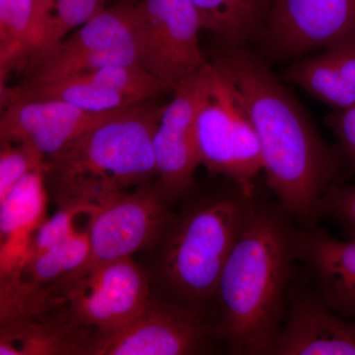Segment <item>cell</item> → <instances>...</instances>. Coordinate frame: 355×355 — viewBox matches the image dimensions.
I'll return each instance as SVG.
<instances>
[{
	"mask_svg": "<svg viewBox=\"0 0 355 355\" xmlns=\"http://www.w3.org/2000/svg\"><path fill=\"white\" fill-rule=\"evenodd\" d=\"M216 338L214 324L184 306L162 297L151 298L130 323L97 331L86 355H188L209 350Z\"/></svg>",
	"mask_w": 355,
	"mask_h": 355,
	"instance_id": "cell-9",
	"label": "cell"
},
{
	"mask_svg": "<svg viewBox=\"0 0 355 355\" xmlns=\"http://www.w3.org/2000/svg\"><path fill=\"white\" fill-rule=\"evenodd\" d=\"M35 3H36L37 20H38L40 30H41L42 46H43L44 35H46L49 22H50L53 0H35Z\"/></svg>",
	"mask_w": 355,
	"mask_h": 355,
	"instance_id": "cell-27",
	"label": "cell"
},
{
	"mask_svg": "<svg viewBox=\"0 0 355 355\" xmlns=\"http://www.w3.org/2000/svg\"><path fill=\"white\" fill-rule=\"evenodd\" d=\"M119 111L96 113L58 100H16L4 106L0 142L27 144L49 158Z\"/></svg>",
	"mask_w": 355,
	"mask_h": 355,
	"instance_id": "cell-14",
	"label": "cell"
},
{
	"mask_svg": "<svg viewBox=\"0 0 355 355\" xmlns=\"http://www.w3.org/2000/svg\"><path fill=\"white\" fill-rule=\"evenodd\" d=\"M170 207L155 182L140 184L132 193L125 191L95 207L88 214V261L70 282L95 266L157 244L175 216Z\"/></svg>",
	"mask_w": 355,
	"mask_h": 355,
	"instance_id": "cell-8",
	"label": "cell"
},
{
	"mask_svg": "<svg viewBox=\"0 0 355 355\" xmlns=\"http://www.w3.org/2000/svg\"><path fill=\"white\" fill-rule=\"evenodd\" d=\"M156 98L121 110L46 158L49 198L87 214L132 186L157 179L154 137L165 105Z\"/></svg>",
	"mask_w": 355,
	"mask_h": 355,
	"instance_id": "cell-4",
	"label": "cell"
},
{
	"mask_svg": "<svg viewBox=\"0 0 355 355\" xmlns=\"http://www.w3.org/2000/svg\"><path fill=\"white\" fill-rule=\"evenodd\" d=\"M106 1L107 0H53L50 22L44 35L43 46L38 55L53 48L65 39L72 30L80 27L96 14L104 10Z\"/></svg>",
	"mask_w": 355,
	"mask_h": 355,
	"instance_id": "cell-22",
	"label": "cell"
},
{
	"mask_svg": "<svg viewBox=\"0 0 355 355\" xmlns=\"http://www.w3.org/2000/svg\"><path fill=\"white\" fill-rule=\"evenodd\" d=\"M321 214L335 219L347 238H355V184H331L322 198Z\"/></svg>",
	"mask_w": 355,
	"mask_h": 355,
	"instance_id": "cell-25",
	"label": "cell"
},
{
	"mask_svg": "<svg viewBox=\"0 0 355 355\" xmlns=\"http://www.w3.org/2000/svg\"><path fill=\"white\" fill-rule=\"evenodd\" d=\"M209 71L210 64H207L175 89L154 137L155 184L171 207L195 187L196 170L200 165L196 125L209 89Z\"/></svg>",
	"mask_w": 355,
	"mask_h": 355,
	"instance_id": "cell-11",
	"label": "cell"
},
{
	"mask_svg": "<svg viewBox=\"0 0 355 355\" xmlns=\"http://www.w3.org/2000/svg\"><path fill=\"white\" fill-rule=\"evenodd\" d=\"M293 247L318 295L338 314L355 320V238L336 239L316 225L301 226L295 229Z\"/></svg>",
	"mask_w": 355,
	"mask_h": 355,
	"instance_id": "cell-15",
	"label": "cell"
},
{
	"mask_svg": "<svg viewBox=\"0 0 355 355\" xmlns=\"http://www.w3.org/2000/svg\"><path fill=\"white\" fill-rule=\"evenodd\" d=\"M324 121L338 139L343 157L355 170V104L335 110Z\"/></svg>",
	"mask_w": 355,
	"mask_h": 355,
	"instance_id": "cell-26",
	"label": "cell"
},
{
	"mask_svg": "<svg viewBox=\"0 0 355 355\" xmlns=\"http://www.w3.org/2000/svg\"><path fill=\"white\" fill-rule=\"evenodd\" d=\"M83 214H87V212L81 207H69L58 209V211L51 218H46L37 230L30 248L27 261L65 241L76 231L73 225L74 219Z\"/></svg>",
	"mask_w": 355,
	"mask_h": 355,
	"instance_id": "cell-24",
	"label": "cell"
},
{
	"mask_svg": "<svg viewBox=\"0 0 355 355\" xmlns=\"http://www.w3.org/2000/svg\"><path fill=\"white\" fill-rule=\"evenodd\" d=\"M43 170L28 174L0 202V286L20 277L34 236L46 220Z\"/></svg>",
	"mask_w": 355,
	"mask_h": 355,
	"instance_id": "cell-17",
	"label": "cell"
},
{
	"mask_svg": "<svg viewBox=\"0 0 355 355\" xmlns=\"http://www.w3.org/2000/svg\"><path fill=\"white\" fill-rule=\"evenodd\" d=\"M202 30L224 46H243L263 32L272 0H191Z\"/></svg>",
	"mask_w": 355,
	"mask_h": 355,
	"instance_id": "cell-20",
	"label": "cell"
},
{
	"mask_svg": "<svg viewBox=\"0 0 355 355\" xmlns=\"http://www.w3.org/2000/svg\"><path fill=\"white\" fill-rule=\"evenodd\" d=\"M42 34L35 0H0V79L25 69L38 55Z\"/></svg>",
	"mask_w": 355,
	"mask_h": 355,
	"instance_id": "cell-21",
	"label": "cell"
},
{
	"mask_svg": "<svg viewBox=\"0 0 355 355\" xmlns=\"http://www.w3.org/2000/svg\"><path fill=\"white\" fill-rule=\"evenodd\" d=\"M286 80L334 110L355 104V37L291 65Z\"/></svg>",
	"mask_w": 355,
	"mask_h": 355,
	"instance_id": "cell-18",
	"label": "cell"
},
{
	"mask_svg": "<svg viewBox=\"0 0 355 355\" xmlns=\"http://www.w3.org/2000/svg\"><path fill=\"white\" fill-rule=\"evenodd\" d=\"M132 7L139 64L174 92L207 64L197 10L191 0H142Z\"/></svg>",
	"mask_w": 355,
	"mask_h": 355,
	"instance_id": "cell-7",
	"label": "cell"
},
{
	"mask_svg": "<svg viewBox=\"0 0 355 355\" xmlns=\"http://www.w3.org/2000/svg\"><path fill=\"white\" fill-rule=\"evenodd\" d=\"M272 355H355V320L338 314L315 291L291 284Z\"/></svg>",
	"mask_w": 355,
	"mask_h": 355,
	"instance_id": "cell-13",
	"label": "cell"
},
{
	"mask_svg": "<svg viewBox=\"0 0 355 355\" xmlns=\"http://www.w3.org/2000/svg\"><path fill=\"white\" fill-rule=\"evenodd\" d=\"M96 333L77 324L58 297L49 309L0 323V355H86Z\"/></svg>",
	"mask_w": 355,
	"mask_h": 355,
	"instance_id": "cell-16",
	"label": "cell"
},
{
	"mask_svg": "<svg viewBox=\"0 0 355 355\" xmlns=\"http://www.w3.org/2000/svg\"><path fill=\"white\" fill-rule=\"evenodd\" d=\"M193 188L155 245V273L161 297L207 318L214 309L222 270L258 198L227 179L209 191L195 193Z\"/></svg>",
	"mask_w": 355,
	"mask_h": 355,
	"instance_id": "cell-3",
	"label": "cell"
},
{
	"mask_svg": "<svg viewBox=\"0 0 355 355\" xmlns=\"http://www.w3.org/2000/svg\"><path fill=\"white\" fill-rule=\"evenodd\" d=\"M292 220L279 202L258 198L229 254L212 324L231 354L272 355L296 261Z\"/></svg>",
	"mask_w": 355,
	"mask_h": 355,
	"instance_id": "cell-2",
	"label": "cell"
},
{
	"mask_svg": "<svg viewBox=\"0 0 355 355\" xmlns=\"http://www.w3.org/2000/svg\"><path fill=\"white\" fill-rule=\"evenodd\" d=\"M139 64L132 4L105 8L26 67L18 88L58 83L109 65Z\"/></svg>",
	"mask_w": 355,
	"mask_h": 355,
	"instance_id": "cell-6",
	"label": "cell"
},
{
	"mask_svg": "<svg viewBox=\"0 0 355 355\" xmlns=\"http://www.w3.org/2000/svg\"><path fill=\"white\" fill-rule=\"evenodd\" d=\"M261 36L275 58L324 50L355 37V0H272Z\"/></svg>",
	"mask_w": 355,
	"mask_h": 355,
	"instance_id": "cell-12",
	"label": "cell"
},
{
	"mask_svg": "<svg viewBox=\"0 0 355 355\" xmlns=\"http://www.w3.org/2000/svg\"><path fill=\"white\" fill-rule=\"evenodd\" d=\"M89 254L88 229L74 231L65 241L28 261L17 279L0 286V300L62 291L87 263Z\"/></svg>",
	"mask_w": 355,
	"mask_h": 355,
	"instance_id": "cell-19",
	"label": "cell"
},
{
	"mask_svg": "<svg viewBox=\"0 0 355 355\" xmlns=\"http://www.w3.org/2000/svg\"><path fill=\"white\" fill-rule=\"evenodd\" d=\"M46 158L32 146L1 142L0 148V202L23 178L37 170H46Z\"/></svg>",
	"mask_w": 355,
	"mask_h": 355,
	"instance_id": "cell-23",
	"label": "cell"
},
{
	"mask_svg": "<svg viewBox=\"0 0 355 355\" xmlns=\"http://www.w3.org/2000/svg\"><path fill=\"white\" fill-rule=\"evenodd\" d=\"M214 64L251 119L263 171L277 202L301 226L316 225L322 198L342 170L343 153L322 139L297 101L243 46H224Z\"/></svg>",
	"mask_w": 355,
	"mask_h": 355,
	"instance_id": "cell-1",
	"label": "cell"
},
{
	"mask_svg": "<svg viewBox=\"0 0 355 355\" xmlns=\"http://www.w3.org/2000/svg\"><path fill=\"white\" fill-rule=\"evenodd\" d=\"M196 137L200 165L209 174L254 191V179L263 170L258 135L232 85L214 64Z\"/></svg>",
	"mask_w": 355,
	"mask_h": 355,
	"instance_id": "cell-5",
	"label": "cell"
},
{
	"mask_svg": "<svg viewBox=\"0 0 355 355\" xmlns=\"http://www.w3.org/2000/svg\"><path fill=\"white\" fill-rule=\"evenodd\" d=\"M150 280L132 257L95 266L55 292L74 321L97 331L116 330L150 302Z\"/></svg>",
	"mask_w": 355,
	"mask_h": 355,
	"instance_id": "cell-10",
	"label": "cell"
}]
</instances>
